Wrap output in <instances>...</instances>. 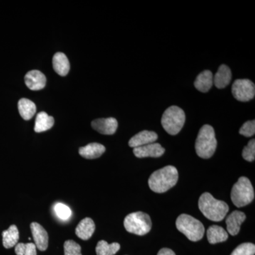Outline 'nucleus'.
Returning <instances> with one entry per match:
<instances>
[{
	"mask_svg": "<svg viewBox=\"0 0 255 255\" xmlns=\"http://www.w3.org/2000/svg\"><path fill=\"white\" fill-rule=\"evenodd\" d=\"M255 199V191L251 181L247 177L239 178L231 191V200L238 208L251 204Z\"/></svg>",
	"mask_w": 255,
	"mask_h": 255,
	"instance_id": "obj_5",
	"label": "nucleus"
},
{
	"mask_svg": "<svg viewBox=\"0 0 255 255\" xmlns=\"http://www.w3.org/2000/svg\"><path fill=\"white\" fill-rule=\"evenodd\" d=\"M18 240H19V232L15 225H11L7 230L3 231L2 243L3 246L6 249H9L16 246Z\"/></svg>",
	"mask_w": 255,
	"mask_h": 255,
	"instance_id": "obj_21",
	"label": "nucleus"
},
{
	"mask_svg": "<svg viewBox=\"0 0 255 255\" xmlns=\"http://www.w3.org/2000/svg\"><path fill=\"white\" fill-rule=\"evenodd\" d=\"M232 78L231 69L227 65H222L219 67L217 73L214 77L215 86L219 89H223L229 85Z\"/></svg>",
	"mask_w": 255,
	"mask_h": 255,
	"instance_id": "obj_18",
	"label": "nucleus"
},
{
	"mask_svg": "<svg viewBox=\"0 0 255 255\" xmlns=\"http://www.w3.org/2000/svg\"><path fill=\"white\" fill-rule=\"evenodd\" d=\"M214 85V77L210 70H204L199 74L194 82V86L201 92H209Z\"/></svg>",
	"mask_w": 255,
	"mask_h": 255,
	"instance_id": "obj_19",
	"label": "nucleus"
},
{
	"mask_svg": "<svg viewBox=\"0 0 255 255\" xmlns=\"http://www.w3.org/2000/svg\"><path fill=\"white\" fill-rule=\"evenodd\" d=\"M25 83L29 90H41L46 86V78L39 70H31L25 75Z\"/></svg>",
	"mask_w": 255,
	"mask_h": 255,
	"instance_id": "obj_12",
	"label": "nucleus"
},
{
	"mask_svg": "<svg viewBox=\"0 0 255 255\" xmlns=\"http://www.w3.org/2000/svg\"><path fill=\"white\" fill-rule=\"evenodd\" d=\"M255 246L253 243H243L233 251L231 255H255Z\"/></svg>",
	"mask_w": 255,
	"mask_h": 255,
	"instance_id": "obj_26",
	"label": "nucleus"
},
{
	"mask_svg": "<svg viewBox=\"0 0 255 255\" xmlns=\"http://www.w3.org/2000/svg\"><path fill=\"white\" fill-rule=\"evenodd\" d=\"M119 243H114L109 244L105 241H100L96 247L97 255H114L120 250Z\"/></svg>",
	"mask_w": 255,
	"mask_h": 255,
	"instance_id": "obj_24",
	"label": "nucleus"
},
{
	"mask_svg": "<svg viewBox=\"0 0 255 255\" xmlns=\"http://www.w3.org/2000/svg\"><path fill=\"white\" fill-rule=\"evenodd\" d=\"M157 140V135L156 132L150 130H142L130 139L128 145L130 147L135 148L147 144L153 143Z\"/></svg>",
	"mask_w": 255,
	"mask_h": 255,
	"instance_id": "obj_14",
	"label": "nucleus"
},
{
	"mask_svg": "<svg viewBox=\"0 0 255 255\" xmlns=\"http://www.w3.org/2000/svg\"><path fill=\"white\" fill-rule=\"evenodd\" d=\"M106 148L105 146L97 142H92L85 147H80L79 154L84 158L96 159L101 157L105 153Z\"/></svg>",
	"mask_w": 255,
	"mask_h": 255,
	"instance_id": "obj_16",
	"label": "nucleus"
},
{
	"mask_svg": "<svg viewBox=\"0 0 255 255\" xmlns=\"http://www.w3.org/2000/svg\"><path fill=\"white\" fill-rule=\"evenodd\" d=\"M54 211L56 216L63 221H67L70 219L72 211L70 208L65 204L58 203L54 206Z\"/></svg>",
	"mask_w": 255,
	"mask_h": 255,
	"instance_id": "obj_27",
	"label": "nucleus"
},
{
	"mask_svg": "<svg viewBox=\"0 0 255 255\" xmlns=\"http://www.w3.org/2000/svg\"><path fill=\"white\" fill-rule=\"evenodd\" d=\"M54 122L53 117L48 115L46 112H40L36 116L34 131L36 132L46 131L53 127Z\"/></svg>",
	"mask_w": 255,
	"mask_h": 255,
	"instance_id": "obj_20",
	"label": "nucleus"
},
{
	"mask_svg": "<svg viewBox=\"0 0 255 255\" xmlns=\"http://www.w3.org/2000/svg\"><path fill=\"white\" fill-rule=\"evenodd\" d=\"M243 158L248 162H253L255 159V140L253 139L248 142V145L244 147L243 151Z\"/></svg>",
	"mask_w": 255,
	"mask_h": 255,
	"instance_id": "obj_29",
	"label": "nucleus"
},
{
	"mask_svg": "<svg viewBox=\"0 0 255 255\" xmlns=\"http://www.w3.org/2000/svg\"><path fill=\"white\" fill-rule=\"evenodd\" d=\"M207 238L211 244L223 243L227 241L228 233L221 226H212L208 229Z\"/></svg>",
	"mask_w": 255,
	"mask_h": 255,
	"instance_id": "obj_23",
	"label": "nucleus"
},
{
	"mask_svg": "<svg viewBox=\"0 0 255 255\" xmlns=\"http://www.w3.org/2000/svg\"><path fill=\"white\" fill-rule=\"evenodd\" d=\"M30 228L36 248L40 251H46L48 246V235L46 230L41 225L36 222L32 223Z\"/></svg>",
	"mask_w": 255,
	"mask_h": 255,
	"instance_id": "obj_10",
	"label": "nucleus"
},
{
	"mask_svg": "<svg viewBox=\"0 0 255 255\" xmlns=\"http://www.w3.org/2000/svg\"><path fill=\"white\" fill-rule=\"evenodd\" d=\"M246 219V214L239 211H235L228 216L226 223L228 233L231 236L238 235L241 230L242 223Z\"/></svg>",
	"mask_w": 255,
	"mask_h": 255,
	"instance_id": "obj_13",
	"label": "nucleus"
},
{
	"mask_svg": "<svg viewBox=\"0 0 255 255\" xmlns=\"http://www.w3.org/2000/svg\"><path fill=\"white\" fill-rule=\"evenodd\" d=\"M179 177L177 169L173 166H166L151 174L148 184L154 192L164 193L177 184Z\"/></svg>",
	"mask_w": 255,
	"mask_h": 255,
	"instance_id": "obj_1",
	"label": "nucleus"
},
{
	"mask_svg": "<svg viewBox=\"0 0 255 255\" xmlns=\"http://www.w3.org/2000/svg\"><path fill=\"white\" fill-rule=\"evenodd\" d=\"M165 152L164 147L157 142L147 144V145L133 148V153L135 157L138 158L144 157H161Z\"/></svg>",
	"mask_w": 255,
	"mask_h": 255,
	"instance_id": "obj_9",
	"label": "nucleus"
},
{
	"mask_svg": "<svg viewBox=\"0 0 255 255\" xmlns=\"http://www.w3.org/2000/svg\"><path fill=\"white\" fill-rule=\"evenodd\" d=\"M95 231V224L93 220L90 218H85L79 223L75 229V234L80 239L87 241L92 237Z\"/></svg>",
	"mask_w": 255,
	"mask_h": 255,
	"instance_id": "obj_15",
	"label": "nucleus"
},
{
	"mask_svg": "<svg viewBox=\"0 0 255 255\" xmlns=\"http://www.w3.org/2000/svg\"><path fill=\"white\" fill-rule=\"evenodd\" d=\"M124 225L128 232L141 236L150 232L152 221L149 215L138 211L128 215Z\"/></svg>",
	"mask_w": 255,
	"mask_h": 255,
	"instance_id": "obj_7",
	"label": "nucleus"
},
{
	"mask_svg": "<svg viewBox=\"0 0 255 255\" xmlns=\"http://www.w3.org/2000/svg\"><path fill=\"white\" fill-rule=\"evenodd\" d=\"M53 67L55 73L62 77L66 76L70 68L68 57L60 52L55 53L53 58Z\"/></svg>",
	"mask_w": 255,
	"mask_h": 255,
	"instance_id": "obj_17",
	"label": "nucleus"
},
{
	"mask_svg": "<svg viewBox=\"0 0 255 255\" xmlns=\"http://www.w3.org/2000/svg\"><path fill=\"white\" fill-rule=\"evenodd\" d=\"M157 255H176L175 253H174L172 250L169 249V248H162L159 253H157Z\"/></svg>",
	"mask_w": 255,
	"mask_h": 255,
	"instance_id": "obj_31",
	"label": "nucleus"
},
{
	"mask_svg": "<svg viewBox=\"0 0 255 255\" xmlns=\"http://www.w3.org/2000/svg\"><path fill=\"white\" fill-rule=\"evenodd\" d=\"M199 208L206 219L219 222L229 211V206L223 201L217 200L210 193H204L199 198Z\"/></svg>",
	"mask_w": 255,
	"mask_h": 255,
	"instance_id": "obj_2",
	"label": "nucleus"
},
{
	"mask_svg": "<svg viewBox=\"0 0 255 255\" xmlns=\"http://www.w3.org/2000/svg\"><path fill=\"white\" fill-rule=\"evenodd\" d=\"M232 93L236 100L243 102H248L254 99L255 84L248 79H238L233 83Z\"/></svg>",
	"mask_w": 255,
	"mask_h": 255,
	"instance_id": "obj_8",
	"label": "nucleus"
},
{
	"mask_svg": "<svg viewBox=\"0 0 255 255\" xmlns=\"http://www.w3.org/2000/svg\"><path fill=\"white\" fill-rule=\"evenodd\" d=\"M176 226L179 232L193 242L200 241L205 233L204 225L199 220L187 214L180 215L177 218Z\"/></svg>",
	"mask_w": 255,
	"mask_h": 255,
	"instance_id": "obj_4",
	"label": "nucleus"
},
{
	"mask_svg": "<svg viewBox=\"0 0 255 255\" xmlns=\"http://www.w3.org/2000/svg\"><path fill=\"white\" fill-rule=\"evenodd\" d=\"M81 247L73 241H67L64 243L65 255H82Z\"/></svg>",
	"mask_w": 255,
	"mask_h": 255,
	"instance_id": "obj_28",
	"label": "nucleus"
},
{
	"mask_svg": "<svg viewBox=\"0 0 255 255\" xmlns=\"http://www.w3.org/2000/svg\"><path fill=\"white\" fill-rule=\"evenodd\" d=\"M18 109L20 115L24 120L33 118L36 112V105L28 99H21L18 102Z\"/></svg>",
	"mask_w": 255,
	"mask_h": 255,
	"instance_id": "obj_22",
	"label": "nucleus"
},
{
	"mask_svg": "<svg viewBox=\"0 0 255 255\" xmlns=\"http://www.w3.org/2000/svg\"><path fill=\"white\" fill-rule=\"evenodd\" d=\"M217 147V140L214 128L204 125L201 128L195 142L196 153L203 159H209L214 155Z\"/></svg>",
	"mask_w": 255,
	"mask_h": 255,
	"instance_id": "obj_3",
	"label": "nucleus"
},
{
	"mask_svg": "<svg viewBox=\"0 0 255 255\" xmlns=\"http://www.w3.org/2000/svg\"><path fill=\"white\" fill-rule=\"evenodd\" d=\"M185 113L177 106H172L166 110L161 119V124L164 130L172 135L180 132L185 123Z\"/></svg>",
	"mask_w": 255,
	"mask_h": 255,
	"instance_id": "obj_6",
	"label": "nucleus"
},
{
	"mask_svg": "<svg viewBox=\"0 0 255 255\" xmlns=\"http://www.w3.org/2000/svg\"><path fill=\"white\" fill-rule=\"evenodd\" d=\"M255 122L249 121L243 124L240 129V134L246 137H252L255 135Z\"/></svg>",
	"mask_w": 255,
	"mask_h": 255,
	"instance_id": "obj_30",
	"label": "nucleus"
},
{
	"mask_svg": "<svg viewBox=\"0 0 255 255\" xmlns=\"http://www.w3.org/2000/svg\"><path fill=\"white\" fill-rule=\"evenodd\" d=\"M16 255H37L36 247L34 243H17L15 246Z\"/></svg>",
	"mask_w": 255,
	"mask_h": 255,
	"instance_id": "obj_25",
	"label": "nucleus"
},
{
	"mask_svg": "<svg viewBox=\"0 0 255 255\" xmlns=\"http://www.w3.org/2000/svg\"><path fill=\"white\" fill-rule=\"evenodd\" d=\"M92 127L103 135H113L118 128V122L112 117L96 119L92 122Z\"/></svg>",
	"mask_w": 255,
	"mask_h": 255,
	"instance_id": "obj_11",
	"label": "nucleus"
}]
</instances>
